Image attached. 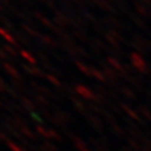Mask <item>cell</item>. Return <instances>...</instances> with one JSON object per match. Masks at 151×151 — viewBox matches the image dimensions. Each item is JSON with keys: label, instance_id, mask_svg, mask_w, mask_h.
Masks as SVG:
<instances>
[{"label": "cell", "instance_id": "1", "mask_svg": "<svg viewBox=\"0 0 151 151\" xmlns=\"http://www.w3.org/2000/svg\"><path fill=\"white\" fill-rule=\"evenodd\" d=\"M0 34H1V35H4V37H5V38H6V39H9V42H12V43H13V44H15V40H14V39H13V38H12L10 35H9V34H6V33H5V32H4L3 29H0Z\"/></svg>", "mask_w": 151, "mask_h": 151}, {"label": "cell", "instance_id": "2", "mask_svg": "<svg viewBox=\"0 0 151 151\" xmlns=\"http://www.w3.org/2000/svg\"><path fill=\"white\" fill-rule=\"evenodd\" d=\"M5 68L8 69V72H9V73H12V74L14 76V77H18V73L15 72V69H14V68H12V67H9V65H8V64H5Z\"/></svg>", "mask_w": 151, "mask_h": 151}, {"label": "cell", "instance_id": "3", "mask_svg": "<svg viewBox=\"0 0 151 151\" xmlns=\"http://www.w3.org/2000/svg\"><path fill=\"white\" fill-rule=\"evenodd\" d=\"M22 55H23V57H25V58H28V59H29V62H32V63H34V62H35V60H34V58H33L32 55H29V54H28L27 52H22Z\"/></svg>", "mask_w": 151, "mask_h": 151}, {"label": "cell", "instance_id": "4", "mask_svg": "<svg viewBox=\"0 0 151 151\" xmlns=\"http://www.w3.org/2000/svg\"><path fill=\"white\" fill-rule=\"evenodd\" d=\"M9 146H10V147L14 150V151H24V150H22V149H19L17 145H14L13 142H9Z\"/></svg>", "mask_w": 151, "mask_h": 151}, {"label": "cell", "instance_id": "5", "mask_svg": "<svg viewBox=\"0 0 151 151\" xmlns=\"http://www.w3.org/2000/svg\"><path fill=\"white\" fill-rule=\"evenodd\" d=\"M3 1H8V0H3Z\"/></svg>", "mask_w": 151, "mask_h": 151}]
</instances>
